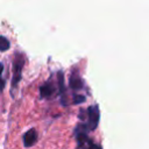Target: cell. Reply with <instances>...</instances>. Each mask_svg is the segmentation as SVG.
<instances>
[{
	"label": "cell",
	"instance_id": "cell-1",
	"mask_svg": "<svg viewBox=\"0 0 149 149\" xmlns=\"http://www.w3.org/2000/svg\"><path fill=\"white\" fill-rule=\"evenodd\" d=\"M26 63V57L21 52L14 54V61H13V77H12V88L15 90L17 87L19 81L21 80L22 69Z\"/></svg>",
	"mask_w": 149,
	"mask_h": 149
},
{
	"label": "cell",
	"instance_id": "cell-2",
	"mask_svg": "<svg viewBox=\"0 0 149 149\" xmlns=\"http://www.w3.org/2000/svg\"><path fill=\"white\" fill-rule=\"evenodd\" d=\"M99 118H100V113H99V108L97 105L90 106L87 108V122L85 123V127L88 130H94L99 123Z\"/></svg>",
	"mask_w": 149,
	"mask_h": 149
},
{
	"label": "cell",
	"instance_id": "cell-3",
	"mask_svg": "<svg viewBox=\"0 0 149 149\" xmlns=\"http://www.w3.org/2000/svg\"><path fill=\"white\" fill-rule=\"evenodd\" d=\"M56 92H57V86L51 81H47L40 87V93L42 98H47V99L52 98L56 94Z\"/></svg>",
	"mask_w": 149,
	"mask_h": 149
},
{
	"label": "cell",
	"instance_id": "cell-4",
	"mask_svg": "<svg viewBox=\"0 0 149 149\" xmlns=\"http://www.w3.org/2000/svg\"><path fill=\"white\" fill-rule=\"evenodd\" d=\"M36 142H37V132L35 128H30L23 135V144L24 147L28 148V147H33Z\"/></svg>",
	"mask_w": 149,
	"mask_h": 149
},
{
	"label": "cell",
	"instance_id": "cell-5",
	"mask_svg": "<svg viewBox=\"0 0 149 149\" xmlns=\"http://www.w3.org/2000/svg\"><path fill=\"white\" fill-rule=\"evenodd\" d=\"M69 84H70V87L72 90H74V91L80 90L84 86V83H83V80H81V78H80V76H79V73L77 71H72L71 76H70Z\"/></svg>",
	"mask_w": 149,
	"mask_h": 149
},
{
	"label": "cell",
	"instance_id": "cell-6",
	"mask_svg": "<svg viewBox=\"0 0 149 149\" xmlns=\"http://www.w3.org/2000/svg\"><path fill=\"white\" fill-rule=\"evenodd\" d=\"M57 83H58V88H59V93L62 95H64L65 93V84H64V74L63 72H58L57 74Z\"/></svg>",
	"mask_w": 149,
	"mask_h": 149
},
{
	"label": "cell",
	"instance_id": "cell-7",
	"mask_svg": "<svg viewBox=\"0 0 149 149\" xmlns=\"http://www.w3.org/2000/svg\"><path fill=\"white\" fill-rule=\"evenodd\" d=\"M9 47H10L9 41L5 36L0 35V51H7L9 49Z\"/></svg>",
	"mask_w": 149,
	"mask_h": 149
},
{
	"label": "cell",
	"instance_id": "cell-8",
	"mask_svg": "<svg viewBox=\"0 0 149 149\" xmlns=\"http://www.w3.org/2000/svg\"><path fill=\"white\" fill-rule=\"evenodd\" d=\"M78 149H100L98 146H95L91 140H88L87 142H85L84 144H81V146H79L78 147Z\"/></svg>",
	"mask_w": 149,
	"mask_h": 149
},
{
	"label": "cell",
	"instance_id": "cell-9",
	"mask_svg": "<svg viewBox=\"0 0 149 149\" xmlns=\"http://www.w3.org/2000/svg\"><path fill=\"white\" fill-rule=\"evenodd\" d=\"M85 100H86V98L81 94H74V97H73V104H81Z\"/></svg>",
	"mask_w": 149,
	"mask_h": 149
},
{
	"label": "cell",
	"instance_id": "cell-10",
	"mask_svg": "<svg viewBox=\"0 0 149 149\" xmlns=\"http://www.w3.org/2000/svg\"><path fill=\"white\" fill-rule=\"evenodd\" d=\"M2 70H3V64L0 63V78H1V73H2Z\"/></svg>",
	"mask_w": 149,
	"mask_h": 149
}]
</instances>
